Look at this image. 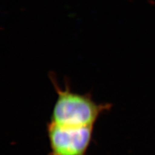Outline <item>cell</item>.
Wrapping results in <instances>:
<instances>
[{
    "label": "cell",
    "mask_w": 155,
    "mask_h": 155,
    "mask_svg": "<svg viewBox=\"0 0 155 155\" xmlns=\"http://www.w3.org/2000/svg\"><path fill=\"white\" fill-rule=\"evenodd\" d=\"M51 79L57 93V99L49 122L72 127L94 126L100 116L111 108L110 104L96 102L90 94L74 93L67 82L61 89L52 75Z\"/></svg>",
    "instance_id": "cell-1"
},
{
    "label": "cell",
    "mask_w": 155,
    "mask_h": 155,
    "mask_svg": "<svg viewBox=\"0 0 155 155\" xmlns=\"http://www.w3.org/2000/svg\"><path fill=\"white\" fill-rule=\"evenodd\" d=\"M94 126L72 127L47 123L48 155H86L93 139Z\"/></svg>",
    "instance_id": "cell-2"
}]
</instances>
